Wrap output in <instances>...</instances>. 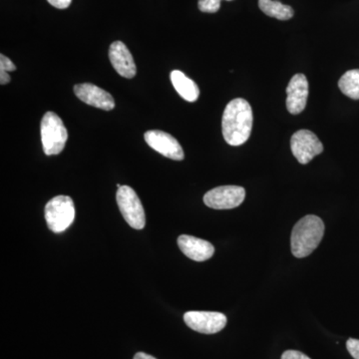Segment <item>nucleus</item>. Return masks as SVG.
<instances>
[{"label": "nucleus", "instance_id": "16", "mask_svg": "<svg viewBox=\"0 0 359 359\" xmlns=\"http://www.w3.org/2000/svg\"><path fill=\"white\" fill-rule=\"evenodd\" d=\"M340 91L349 98L359 99V69L347 71L339 81Z\"/></svg>", "mask_w": 359, "mask_h": 359}, {"label": "nucleus", "instance_id": "17", "mask_svg": "<svg viewBox=\"0 0 359 359\" xmlns=\"http://www.w3.org/2000/svg\"><path fill=\"white\" fill-rule=\"evenodd\" d=\"M221 1L222 0H199L198 6L202 13H216L221 7ZM226 1H231V0H226Z\"/></svg>", "mask_w": 359, "mask_h": 359}, {"label": "nucleus", "instance_id": "3", "mask_svg": "<svg viewBox=\"0 0 359 359\" xmlns=\"http://www.w3.org/2000/svg\"><path fill=\"white\" fill-rule=\"evenodd\" d=\"M41 141L47 156L62 152L68 140V132L62 120L53 112H47L41 121Z\"/></svg>", "mask_w": 359, "mask_h": 359}, {"label": "nucleus", "instance_id": "15", "mask_svg": "<svg viewBox=\"0 0 359 359\" xmlns=\"http://www.w3.org/2000/svg\"><path fill=\"white\" fill-rule=\"evenodd\" d=\"M259 7L269 18L278 20H289L294 16V9L275 0H259Z\"/></svg>", "mask_w": 359, "mask_h": 359}, {"label": "nucleus", "instance_id": "5", "mask_svg": "<svg viewBox=\"0 0 359 359\" xmlns=\"http://www.w3.org/2000/svg\"><path fill=\"white\" fill-rule=\"evenodd\" d=\"M116 199L123 218L129 226L135 230L144 229L146 224L145 211L133 189L129 186H122L118 189Z\"/></svg>", "mask_w": 359, "mask_h": 359}, {"label": "nucleus", "instance_id": "9", "mask_svg": "<svg viewBox=\"0 0 359 359\" xmlns=\"http://www.w3.org/2000/svg\"><path fill=\"white\" fill-rule=\"evenodd\" d=\"M146 143L156 152L175 161H182L185 157L183 148L172 135L159 130H152L145 133Z\"/></svg>", "mask_w": 359, "mask_h": 359}, {"label": "nucleus", "instance_id": "6", "mask_svg": "<svg viewBox=\"0 0 359 359\" xmlns=\"http://www.w3.org/2000/svg\"><path fill=\"white\" fill-rule=\"evenodd\" d=\"M292 154L302 165L309 164L316 156L321 154L323 145L318 137L309 130H299L290 139Z\"/></svg>", "mask_w": 359, "mask_h": 359}, {"label": "nucleus", "instance_id": "14", "mask_svg": "<svg viewBox=\"0 0 359 359\" xmlns=\"http://www.w3.org/2000/svg\"><path fill=\"white\" fill-rule=\"evenodd\" d=\"M172 84L174 88L178 92L180 96L184 100L188 102H195L198 100L200 95V90L198 85L193 81L190 78L187 77L182 71L174 70L172 71L171 75Z\"/></svg>", "mask_w": 359, "mask_h": 359}, {"label": "nucleus", "instance_id": "19", "mask_svg": "<svg viewBox=\"0 0 359 359\" xmlns=\"http://www.w3.org/2000/svg\"><path fill=\"white\" fill-rule=\"evenodd\" d=\"M15 65H13V61L6 55L1 54L0 55V70L1 71H15Z\"/></svg>", "mask_w": 359, "mask_h": 359}, {"label": "nucleus", "instance_id": "1", "mask_svg": "<svg viewBox=\"0 0 359 359\" xmlns=\"http://www.w3.org/2000/svg\"><path fill=\"white\" fill-rule=\"evenodd\" d=\"M254 115L250 103L243 98L231 100L226 105L222 119L224 141L231 146H241L249 140Z\"/></svg>", "mask_w": 359, "mask_h": 359}, {"label": "nucleus", "instance_id": "2", "mask_svg": "<svg viewBox=\"0 0 359 359\" xmlns=\"http://www.w3.org/2000/svg\"><path fill=\"white\" fill-rule=\"evenodd\" d=\"M325 230V224L318 216L308 215L299 219L292 229L290 238L292 255L297 259L309 256L320 244Z\"/></svg>", "mask_w": 359, "mask_h": 359}, {"label": "nucleus", "instance_id": "13", "mask_svg": "<svg viewBox=\"0 0 359 359\" xmlns=\"http://www.w3.org/2000/svg\"><path fill=\"white\" fill-rule=\"evenodd\" d=\"M109 58L113 67L122 77L127 78V79L135 77L137 68L133 56L123 42L115 41L111 44Z\"/></svg>", "mask_w": 359, "mask_h": 359}, {"label": "nucleus", "instance_id": "18", "mask_svg": "<svg viewBox=\"0 0 359 359\" xmlns=\"http://www.w3.org/2000/svg\"><path fill=\"white\" fill-rule=\"evenodd\" d=\"M346 348L354 359H359V339H349L347 340Z\"/></svg>", "mask_w": 359, "mask_h": 359}, {"label": "nucleus", "instance_id": "11", "mask_svg": "<svg viewBox=\"0 0 359 359\" xmlns=\"http://www.w3.org/2000/svg\"><path fill=\"white\" fill-rule=\"evenodd\" d=\"M75 95L82 101L93 107L105 111L112 110L115 107V101L110 93L97 87L96 85L84 83L74 86Z\"/></svg>", "mask_w": 359, "mask_h": 359}, {"label": "nucleus", "instance_id": "8", "mask_svg": "<svg viewBox=\"0 0 359 359\" xmlns=\"http://www.w3.org/2000/svg\"><path fill=\"white\" fill-rule=\"evenodd\" d=\"M184 320L191 330L204 334H217L226 325V316L215 311H188Z\"/></svg>", "mask_w": 359, "mask_h": 359}, {"label": "nucleus", "instance_id": "12", "mask_svg": "<svg viewBox=\"0 0 359 359\" xmlns=\"http://www.w3.org/2000/svg\"><path fill=\"white\" fill-rule=\"evenodd\" d=\"M178 245L186 257L195 262H205L214 256V245L202 238L182 235L178 238Z\"/></svg>", "mask_w": 359, "mask_h": 359}, {"label": "nucleus", "instance_id": "7", "mask_svg": "<svg viewBox=\"0 0 359 359\" xmlns=\"http://www.w3.org/2000/svg\"><path fill=\"white\" fill-rule=\"evenodd\" d=\"M245 190L240 186H221L212 189L204 196V203L215 210H231L242 205Z\"/></svg>", "mask_w": 359, "mask_h": 359}, {"label": "nucleus", "instance_id": "10", "mask_svg": "<svg viewBox=\"0 0 359 359\" xmlns=\"http://www.w3.org/2000/svg\"><path fill=\"white\" fill-rule=\"evenodd\" d=\"M287 108L292 115L302 113L309 98V81L304 74H295L287 87Z\"/></svg>", "mask_w": 359, "mask_h": 359}, {"label": "nucleus", "instance_id": "21", "mask_svg": "<svg viewBox=\"0 0 359 359\" xmlns=\"http://www.w3.org/2000/svg\"><path fill=\"white\" fill-rule=\"evenodd\" d=\"M52 6L58 9H65L70 6L72 0H47Z\"/></svg>", "mask_w": 359, "mask_h": 359}, {"label": "nucleus", "instance_id": "20", "mask_svg": "<svg viewBox=\"0 0 359 359\" xmlns=\"http://www.w3.org/2000/svg\"><path fill=\"white\" fill-rule=\"evenodd\" d=\"M282 359H311L306 354L297 351H287L283 353Z\"/></svg>", "mask_w": 359, "mask_h": 359}, {"label": "nucleus", "instance_id": "23", "mask_svg": "<svg viewBox=\"0 0 359 359\" xmlns=\"http://www.w3.org/2000/svg\"><path fill=\"white\" fill-rule=\"evenodd\" d=\"M134 359H156L147 353H138L135 354Z\"/></svg>", "mask_w": 359, "mask_h": 359}, {"label": "nucleus", "instance_id": "4", "mask_svg": "<svg viewBox=\"0 0 359 359\" xmlns=\"http://www.w3.org/2000/svg\"><path fill=\"white\" fill-rule=\"evenodd\" d=\"M74 219V203L68 196H57L49 201L45 207V219L49 230L53 233L67 230Z\"/></svg>", "mask_w": 359, "mask_h": 359}, {"label": "nucleus", "instance_id": "22", "mask_svg": "<svg viewBox=\"0 0 359 359\" xmlns=\"http://www.w3.org/2000/svg\"><path fill=\"white\" fill-rule=\"evenodd\" d=\"M11 82V76L7 74L6 71L0 70V84L6 85Z\"/></svg>", "mask_w": 359, "mask_h": 359}]
</instances>
